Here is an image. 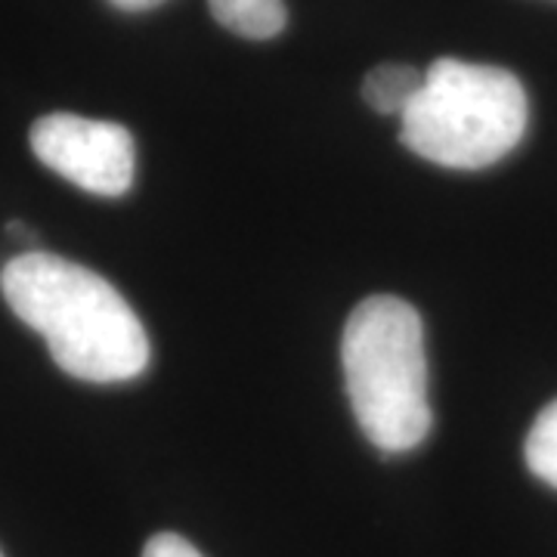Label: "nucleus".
Here are the masks:
<instances>
[{
  "label": "nucleus",
  "instance_id": "1",
  "mask_svg": "<svg viewBox=\"0 0 557 557\" xmlns=\"http://www.w3.org/2000/svg\"><path fill=\"white\" fill-rule=\"evenodd\" d=\"M0 292L10 310L38 335L65 375L94 384L131 381L149 366V335L100 273L72 260L28 251L7 260Z\"/></svg>",
  "mask_w": 557,
  "mask_h": 557
},
{
  "label": "nucleus",
  "instance_id": "2",
  "mask_svg": "<svg viewBox=\"0 0 557 557\" xmlns=\"http://www.w3.org/2000/svg\"><path fill=\"white\" fill-rule=\"evenodd\" d=\"M347 397L362 434L397 456L424 443L434 424L428 403L424 329L412 304L372 295L350 313L341 335Z\"/></svg>",
  "mask_w": 557,
  "mask_h": 557
},
{
  "label": "nucleus",
  "instance_id": "3",
  "mask_svg": "<svg viewBox=\"0 0 557 557\" xmlns=\"http://www.w3.org/2000/svg\"><path fill=\"white\" fill-rule=\"evenodd\" d=\"M527 94L498 65L437 60L399 119V139L418 159L453 171H480L502 161L527 131Z\"/></svg>",
  "mask_w": 557,
  "mask_h": 557
},
{
  "label": "nucleus",
  "instance_id": "4",
  "mask_svg": "<svg viewBox=\"0 0 557 557\" xmlns=\"http://www.w3.org/2000/svg\"><path fill=\"white\" fill-rule=\"evenodd\" d=\"M32 152L40 164L84 193L115 199L134 186L137 143L115 121L53 112L32 124Z\"/></svg>",
  "mask_w": 557,
  "mask_h": 557
},
{
  "label": "nucleus",
  "instance_id": "5",
  "mask_svg": "<svg viewBox=\"0 0 557 557\" xmlns=\"http://www.w3.org/2000/svg\"><path fill=\"white\" fill-rule=\"evenodd\" d=\"M424 84V72H418L412 65L403 62H384L379 69H372L362 81V97L379 112V115H397L412 106Z\"/></svg>",
  "mask_w": 557,
  "mask_h": 557
},
{
  "label": "nucleus",
  "instance_id": "6",
  "mask_svg": "<svg viewBox=\"0 0 557 557\" xmlns=\"http://www.w3.org/2000/svg\"><path fill=\"white\" fill-rule=\"evenodd\" d=\"M523 456L530 471L536 474L542 483L555 486L557 490V399L548 403L539 418L533 421L530 434H527V446H523Z\"/></svg>",
  "mask_w": 557,
  "mask_h": 557
},
{
  "label": "nucleus",
  "instance_id": "7",
  "mask_svg": "<svg viewBox=\"0 0 557 557\" xmlns=\"http://www.w3.org/2000/svg\"><path fill=\"white\" fill-rule=\"evenodd\" d=\"M143 557H201V552L177 533H159L146 542Z\"/></svg>",
  "mask_w": 557,
  "mask_h": 557
},
{
  "label": "nucleus",
  "instance_id": "8",
  "mask_svg": "<svg viewBox=\"0 0 557 557\" xmlns=\"http://www.w3.org/2000/svg\"><path fill=\"white\" fill-rule=\"evenodd\" d=\"M109 3H115L124 13H143V10H156L164 0H109Z\"/></svg>",
  "mask_w": 557,
  "mask_h": 557
},
{
  "label": "nucleus",
  "instance_id": "9",
  "mask_svg": "<svg viewBox=\"0 0 557 557\" xmlns=\"http://www.w3.org/2000/svg\"><path fill=\"white\" fill-rule=\"evenodd\" d=\"M0 557H3V555H0Z\"/></svg>",
  "mask_w": 557,
  "mask_h": 557
}]
</instances>
